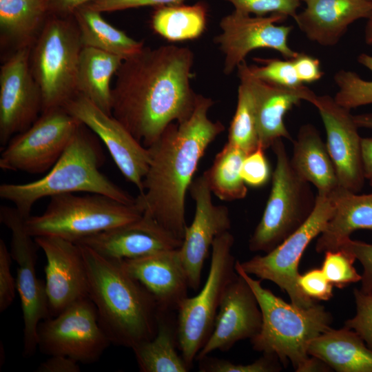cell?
<instances>
[{
    "label": "cell",
    "mask_w": 372,
    "mask_h": 372,
    "mask_svg": "<svg viewBox=\"0 0 372 372\" xmlns=\"http://www.w3.org/2000/svg\"><path fill=\"white\" fill-rule=\"evenodd\" d=\"M287 18L280 14L251 17L236 10L224 17L219 24L221 32L214 38L225 55L224 73L230 74L256 49H272L285 59H294L299 52L288 44L293 27L276 25Z\"/></svg>",
    "instance_id": "obj_14"
},
{
    "label": "cell",
    "mask_w": 372,
    "mask_h": 372,
    "mask_svg": "<svg viewBox=\"0 0 372 372\" xmlns=\"http://www.w3.org/2000/svg\"><path fill=\"white\" fill-rule=\"evenodd\" d=\"M297 76L302 83H311L320 80L324 73L319 59L303 52L291 59Z\"/></svg>",
    "instance_id": "obj_46"
},
{
    "label": "cell",
    "mask_w": 372,
    "mask_h": 372,
    "mask_svg": "<svg viewBox=\"0 0 372 372\" xmlns=\"http://www.w3.org/2000/svg\"><path fill=\"white\" fill-rule=\"evenodd\" d=\"M240 81L249 88L254 103L258 144L264 150L279 138L292 140L284 116L301 101L314 104L317 95L308 87H282L255 77L245 61L237 67Z\"/></svg>",
    "instance_id": "obj_21"
},
{
    "label": "cell",
    "mask_w": 372,
    "mask_h": 372,
    "mask_svg": "<svg viewBox=\"0 0 372 372\" xmlns=\"http://www.w3.org/2000/svg\"><path fill=\"white\" fill-rule=\"evenodd\" d=\"M234 243V238L229 231L215 238L203 288L195 296L185 298L177 310L178 349L190 369L213 330L225 288L238 275L236 260L232 254Z\"/></svg>",
    "instance_id": "obj_9"
},
{
    "label": "cell",
    "mask_w": 372,
    "mask_h": 372,
    "mask_svg": "<svg viewBox=\"0 0 372 372\" xmlns=\"http://www.w3.org/2000/svg\"><path fill=\"white\" fill-rule=\"evenodd\" d=\"M357 60L372 72V56L362 53ZM333 79L338 88L333 98L342 107L351 110L372 104V80H364L357 73L345 70L338 71Z\"/></svg>",
    "instance_id": "obj_35"
},
{
    "label": "cell",
    "mask_w": 372,
    "mask_h": 372,
    "mask_svg": "<svg viewBox=\"0 0 372 372\" xmlns=\"http://www.w3.org/2000/svg\"><path fill=\"white\" fill-rule=\"evenodd\" d=\"M46 258L45 287L50 317L89 297L88 276L79 245L54 236L34 238Z\"/></svg>",
    "instance_id": "obj_18"
},
{
    "label": "cell",
    "mask_w": 372,
    "mask_h": 372,
    "mask_svg": "<svg viewBox=\"0 0 372 372\" xmlns=\"http://www.w3.org/2000/svg\"><path fill=\"white\" fill-rule=\"evenodd\" d=\"M83 47L72 15L49 16L30 52V68L41 92L42 112L63 107L78 94L77 70Z\"/></svg>",
    "instance_id": "obj_7"
},
{
    "label": "cell",
    "mask_w": 372,
    "mask_h": 372,
    "mask_svg": "<svg viewBox=\"0 0 372 372\" xmlns=\"http://www.w3.org/2000/svg\"><path fill=\"white\" fill-rule=\"evenodd\" d=\"M121 262L125 270L151 293L159 311H177L188 297L189 280L179 248Z\"/></svg>",
    "instance_id": "obj_23"
},
{
    "label": "cell",
    "mask_w": 372,
    "mask_h": 372,
    "mask_svg": "<svg viewBox=\"0 0 372 372\" xmlns=\"http://www.w3.org/2000/svg\"><path fill=\"white\" fill-rule=\"evenodd\" d=\"M313 105L327 134V147L334 164L339 185L357 193L363 187L362 139L353 115L329 95L317 96Z\"/></svg>",
    "instance_id": "obj_19"
},
{
    "label": "cell",
    "mask_w": 372,
    "mask_h": 372,
    "mask_svg": "<svg viewBox=\"0 0 372 372\" xmlns=\"http://www.w3.org/2000/svg\"><path fill=\"white\" fill-rule=\"evenodd\" d=\"M333 211L330 195L318 193L311 214L296 231L265 255L238 261L240 267L249 275L275 283L288 294L295 306H313L316 301L307 297L298 285L299 262L309 244L323 231Z\"/></svg>",
    "instance_id": "obj_10"
},
{
    "label": "cell",
    "mask_w": 372,
    "mask_h": 372,
    "mask_svg": "<svg viewBox=\"0 0 372 372\" xmlns=\"http://www.w3.org/2000/svg\"><path fill=\"white\" fill-rule=\"evenodd\" d=\"M81 123L63 107L42 112L30 127L1 148V169L30 174L49 171Z\"/></svg>",
    "instance_id": "obj_11"
},
{
    "label": "cell",
    "mask_w": 372,
    "mask_h": 372,
    "mask_svg": "<svg viewBox=\"0 0 372 372\" xmlns=\"http://www.w3.org/2000/svg\"><path fill=\"white\" fill-rule=\"evenodd\" d=\"M308 353L338 372H372V350L356 332L344 327L331 328L313 339Z\"/></svg>",
    "instance_id": "obj_27"
},
{
    "label": "cell",
    "mask_w": 372,
    "mask_h": 372,
    "mask_svg": "<svg viewBox=\"0 0 372 372\" xmlns=\"http://www.w3.org/2000/svg\"><path fill=\"white\" fill-rule=\"evenodd\" d=\"M200 372H277L281 370V363L273 354L263 353L256 361L246 364H236L231 361L209 357L198 360Z\"/></svg>",
    "instance_id": "obj_38"
},
{
    "label": "cell",
    "mask_w": 372,
    "mask_h": 372,
    "mask_svg": "<svg viewBox=\"0 0 372 372\" xmlns=\"http://www.w3.org/2000/svg\"><path fill=\"white\" fill-rule=\"evenodd\" d=\"M25 220L15 207H0V221L11 231L10 254L17 264L16 285L23 319V354L30 357L38 348V326L50 316L45 283L37 276L38 245L26 231Z\"/></svg>",
    "instance_id": "obj_13"
},
{
    "label": "cell",
    "mask_w": 372,
    "mask_h": 372,
    "mask_svg": "<svg viewBox=\"0 0 372 372\" xmlns=\"http://www.w3.org/2000/svg\"><path fill=\"white\" fill-rule=\"evenodd\" d=\"M63 107L96 135L108 149L123 176L141 193L150 163L148 148L112 115L106 114L80 94Z\"/></svg>",
    "instance_id": "obj_16"
},
{
    "label": "cell",
    "mask_w": 372,
    "mask_h": 372,
    "mask_svg": "<svg viewBox=\"0 0 372 372\" xmlns=\"http://www.w3.org/2000/svg\"><path fill=\"white\" fill-rule=\"evenodd\" d=\"M96 0H48L50 14L72 16L79 8Z\"/></svg>",
    "instance_id": "obj_48"
},
{
    "label": "cell",
    "mask_w": 372,
    "mask_h": 372,
    "mask_svg": "<svg viewBox=\"0 0 372 372\" xmlns=\"http://www.w3.org/2000/svg\"><path fill=\"white\" fill-rule=\"evenodd\" d=\"M355 260L351 253L344 249L329 250L324 252L321 269L329 282L341 289L361 280L362 275L353 265Z\"/></svg>",
    "instance_id": "obj_36"
},
{
    "label": "cell",
    "mask_w": 372,
    "mask_h": 372,
    "mask_svg": "<svg viewBox=\"0 0 372 372\" xmlns=\"http://www.w3.org/2000/svg\"><path fill=\"white\" fill-rule=\"evenodd\" d=\"M262 313L254 293L238 273L227 286L215 318L213 330L195 360L212 351H227L236 342L251 339L260 330Z\"/></svg>",
    "instance_id": "obj_20"
},
{
    "label": "cell",
    "mask_w": 372,
    "mask_h": 372,
    "mask_svg": "<svg viewBox=\"0 0 372 372\" xmlns=\"http://www.w3.org/2000/svg\"><path fill=\"white\" fill-rule=\"evenodd\" d=\"M293 145L290 158L293 169L300 177L313 185L318 193L329 195L340 186L327 144L314 125H302Z\"/></svg>",
    "instance_id": "obj_26"
},
{
    "label": "cell",
    "mask_w": 372,
    "mask_h": 372,
    "mask_svg": "<svg viewBox=\"0 0 372 372\" xmlns=\"http://www.w3.org/2000/svg\"><path fill=\"white\" fill-rule=\"evenodd\" d=\"M228 143L246 154L258 148V137L254 99L248 86L240 81L235 114L229 128Z\"/></svg>",
    "instance_id": "obj_34"
},
{
    "label": "cell",
    "mask_w": 372,
    "mask_h": 372,
    "mask_svg": "<svg viewBox=\"0 0 372 372\" xmlns=\"http://www.w3.org/2000/svg\"><path fill=\"white\" fill-rule=\"evenodd\" d=\"M193 63L189 48L173 45L144 47L123 61L112 90V115L144 147L192 115L197 96L190 81Z\"/></svg>",
    "instance_id": "obj_1"
},
{
    "label": "cell",
    "mask_w": 372,
    "mask_h": 372,
    "mask_svg": "<svg viewBox=\"0 0 372 372\" xmlns=\"http://www.w3.org/2000/svg\"><path fill=\"white\" fill-rule=\"evenodd\" d=\"M367 1H371V2H372V0H367Z\"/></svg>",
    "instance_id": "obj_52"
},
{
    "label": "cell",
    "mask_w": 372,
    "mask_h": 372,
    "mask_svg": "<svg viewBox=\"0 0 372 372\" xmlns=\"http://www.w3.org/2000/svg\"><path fill=\"white\" fill-rule=\"evenodd\" d=\"M262 65H249L251 73L256 78L282 87L298 88L303 83L299 80L291 59H258Z\"/></svg>",
    "instance_id": "obj_37"
},
{
    "label": "cell",
    "mask_w": 372,
    "mask_h": 372,
    "mask_svg": "<svg viewBox=\"0 0 372 372\" xmlns=\"http://www.w3.org/2000/svg\"><path fill=\"white\" fill-rule=\"evenodd\" d=\"M12 258L3 240H0V311H6L15 297L17 285L11 273Z\"/></svg>",
    "instance_id": "obj_43"
},
{
    "label": "cell",
    "mask_w": 372,
    "mask_h": 372,
    "mask_svg": "<svg viewBox=\"0 0 372 372\" xmlns=\"http://www.w3.org/2000/svg\"><path fill=\"white\" fill-rule=\"evenodd\" d=\"M240 175L246 185L259 187L269 180L270 168L265 155V150L260 146L246 155L243 160Z\"/></svg>",
    "instance_id": "obj_41"
},
{
    "label": "cell",
    "mask_w": 372,
    "mask_h": 372,
    "mask_svg": "<svg viewBox=\"0 0 372 372\" xmlns=\"http://www.w3.org/2000/svg\"><path fill=\"white\" fill-rule=\"evenodd\" d=\"M233 4L236 10L256 16L280 14L293 19L300 7L301 0H225Z\"/></svg>",
    "instance_id": "obj_39"
},
{
    "label": "cell",
    "mask_w": 372,
    "mask_h": 372,
    "mask_svg": "<svg viewBox=\"0 0 372 372\" xmlns=\"http://www.w3.org/2000/svg\"><path fill=\"white\" fill-rule=\"evenodd\" d=\"M79 362L64 355H50L47 360L41 363L37 372H79Z\"/></svg>",
    "instance_id": "obj_47"
},
{
    "label": "cell",
    "mask_w": 372,
    "mask_h": 372,
    "mask_svg": "<svg viewBox=\"0 0 372 372\" xmlns=\"http://www.w3.org/2000/svg\"><path fill=\"white\" fill-rule=\"evenodd\" d=\"M276 158L272 185L262 216L249 240L252 251L268 253L310 216L316 196L293 169L282 138L271 147Z\"/></svg>",
    "instance_id": "obj_8"
},
{
    "label": "cell",
    "mask_w": 372,
    "mask_h": 372,
    "mask_svg": "<svg viewBox=\"0 0 372 372\" xmlns=\"http://www.w3.org/2000/svg\"><path fill=\"white\" fill-rule=\"evenodd\" d=\"M355 315L344 322V327L353 330L372 350V292L354 289Z\"/></svg>",
    "instance_id": "obj_40"
},
{
    "label": "cell",
    "mask_w": 372,
    "mask_h": 372,
    "mask_svg": "<svg viewBox=\"0 0 372 372\" xmlns=\"http://www.w3.org/2000/svg\"><path fill=\"white\" fill-rule=\"evenodd\" d=\"M329 195L334 211L317 240L318 253L338 249L356 230L372 231V193L360 195L338 186Z\"/></svg>",
    "instance_id": "obj_25"
},
{
    "label": "cell",
    "mask_w": 372,
    "mask_h": 372,
    "mask_svg": "<svg viewBox=\"0 0 372 372\" xmlns=\"http://www.w3.org/2000/svg\"><path fill=\"white\" fill-rule=\"evenodd\" d=\"M183 240L176 238L151 216L84 238L75 242L106 258L123 260L178 249Z\"/></svg>",
    "instance_id": "obj_22"
},
{
    "label": "cell",
    "mask_w": 372,
    "mask_h": 372,
    "mask_svg": "<svg viewBox=\"0 0 372 372\" xmlns=\"http://www.w3.org/2000/svg\"><path fill=\"white\" fill-rule=\"evenodd\" d=\"M79 245L87 271L89 298L111 344L132 349L154 338L160 311L151 293L125 270L121 260Z\"/></svg>",
    "instance_id": "obj_3"
},
{
    "label": "cell",
    "mask_w": 372,
    "mask_h": 372,
    "mask_svg": "<svg viewBox=\"0 0 372 372\" xmlns=\"http://www.w3.org/2000/svg\"><path fill=\"white\" fill-rule=\"evenodd\" d=\"M211 99L197 94L190 117L169 124L148 148L150 163L136 205L176 238L183 240L185 198L200 159L209 145L225 130L208 112Z\"/></svg>",
    "instance_id": "obj_2"
},
{
    "label": "cell",
    "mask_w": 372,
    "mask_h": 372,
    "mask_svg": "<svg viewBox=\"0 0 372 372\" xmlns=\"http://www.w3.org/2000/svg\"><path fill=\"white\" fill-rule=\"evenodd\" d=\"M170 311H159L158 328L152 339L132 349L142 372H187L189 367L179 351L176 320Z\"/></svg>",
    "instance_id": "obj_30"
},
{
    "label": "cell",
    "mask_w": 372,
    "mask_h": 372,
    "mask_svg": "<svg viewBox=\"0 0 372 372\" xmlns=\"http://www.w3.org/2000/svg\"><path fill=\"white\" fill-rule=\"evenodd\" d=\"M362 156L365 180L372 186V137L362 138Z\"/></svg>",
    "instance_id": "obj_49"
},
{
    "label": "cell",
    "mask_w": 372,
    "mask_h": 372,
    "mask_svg": "<svg viewBox=\"0 0 372 372\" xmlns=\"http://www.w3.org/2000/svg\"><path fill=\"white\" fill-rule=\"evenodd\" d=\"M358 127L372 129V113L353 115Z\"/></svg>",
    "instance_id": "obj_50"
},
{
    "label": "cell",
    "mask_w": 372,
    "mask_h": 372,
    "mask_svg": "<svg viewBox=\"0 0 372 372\" xmlns=\"http://www.w3.org/2000/svg\"><path fill=\"white\" fill-rule=\"evenodd\" d=\"M207 8L203 2L187 6L182 3L156 8L152 28L157 34L171 41L199 37L207 24Z\"/></svg>",
    "instance_id": "obj_32"
},
{
    "label": "cell",
    "mask_w": 372,
    "mask_h": 372,
    "mask_svg": "<svg viewBox=\"0 0 372 372\" xmlns=\"http://www.w3.org/2000/svg\"><path fill=\"white\" fill-rule=\"evenodd\" d=\"M38 349L48 355H64L77 362H96L111 344L89 297L72 304L37 328Z\"/></svg>",
    "instance_id": "obj_12"
},
{
    "label": "cell",
    "mask_w": 372,
    "mask_h": 372,
    "mask_svg": "<svg viewBox=\"0 0 372 372\" xmlns=\"http://www.w3.org/2000/svg\"><path fill=\"white\" fill-rule=\"evenodd\" d=\"M364 40L368 45H372V12L367 19L364 31Z\"/></svg>",
    "instance_id": "obj_51"
},
{
    "label": "cell",
    "mask_w": 372,
    "mask_h": 372,
    "mask_svg": "<svg viewBox=\"0 0 372 372\" xmlns=\"http://www.w3.org/2000/svg\"><path fill=\"white\" fill-rule=\"evenodd\" d=\"M101 12L82 6L72 16L78 26L83 46L94 48L127 59L143 48V42L136 41L107 22Z\"/></svg>",
    "instance_id": "obj_31"
},
{
    "label": "cell",
    "mask_w": 372,
    "mask_h": 372,
    "mask_svg": "<svg viewBox=\"0 0 372 372\" xmlns=\"http://www.w3.org/2000/svg\"><path fill=\"white\" fill-rule=\"evenodd\" d=\"M298 285L301 291L313 300H329L333 297V285L322 269L313 268L299 275Z\"/></svg>",
    "instance_id": "obj_42"
},
{
    "label": "cell",
    "mask_w": 372,
    "mask_h": 372,
    "mask_svg": "<svg viewBox=\"0 0 372 372\" xmlns=\"http://www.w3.org/2000/svg\"><path fill=\"white\" fill-rule=\"evenodd\" d=\"M50 15L48 0H0L1 45L31 48Z\"/></svg>",
    "instance_id": "obj_28"
},
{
    "label": "cell",
    "mask_w": 372,
    "mask_h": 372,
    "mask_svg": "<svg viewBox=\"0 0 372 372\" xmlns=\"http://www.w3.org/2000/svg\"><path fill=\"white\" fill-rule=\"evenodd\" d=\"M302 1L305 8L294 21L308 39L326 47L336 45L351 24L368 19L372 12L367 0Z\"/></svg>",
    "instance_id": "obj_24"
},
{
    "label": "cell",
    "mask_w": 372,
    "mask_h": 372,
    "mask_svg": "<svg viewBox=\"0 0 372 372\" xmlns=\"http://www.w3.org/2000/svg\"><path fill=\"white\" fill-rule=\"evenodd\" d=\"M338 249L348 251L360 261L363 267L360 289L365 293L372 292V244L349 238Z\"/></svg>",
    "instance_id": "obj_44"
},
{
    "label": "cell",
    "mask_w": 372,
    "mask_h": 372,
    "mask_svg": "<svg viewBox=\"0 0 372 372\" xmlns=\"http://www.w3.org/2000/svg\"><path fill=\"white\" fill-rule=\"evenodd\" d=\"M97 138L81 123L46 175L26 183H3L0 198L12 203L25 219L31 216L32 207L39 200L65 194H99L125 204H135L136 198L101 172L105 156Z\"/></svg>",
    "instance_id": "obj_4"
},
{
    "label": "cell",
    "mask_w": 372,
    "mask_h": 372,
    "mask_svg": "<svg viewBox=\"0 0 372 372\" xmlns=\"http://www.w3.org/2000/svg\"><path fill=\"white\" fill-rule=\"evenodd\" d=\"M235 268L250 286L262 313L260 330L250 339L252 348L275 355L284 366L291 362L296 371L303 372L311 358L309 344L331 328V313L316 303L309 308L289 304L245 273L238 260Z\"/></svg>",
    "instance_id": "obj_5"
},
{
    "label": "cell",
    "mask_w": 372,
    "mask_h": 372,
    "mask_svg": "<svg viewBox=\"0 0 372 372\" xmlns=\"http://www.w3.org/2000/svg\"><path fill=\"white\" fill-rule=\"evenodd\" d=\"M143 211L105 195L65 194L50 197L45 210L30 216L25 227L32 238L54 236L73 242L138 219Z\"/></svg>",
    "instance_id": "obj_6"
},
{
    "label": "cell",
    "mask_w": 372,
    "mask_h": 372,
    "mask_svg": "<svg viewBox=\"0 0 372 372\" xmlns=\"http://www.w3.org/2000/svg\"><path fill=\"white\" fill-rule=\"evenodd\" d=\"M246 155L241 149L227 142L216 155L211 167L203 173L211 192L219 199L231 201L247 196V185L240 175Z\"/></svg>",
    "instance_id": "obj_33"
},
{
    "label": "cell",
    "mask_w": 372,
    "mask_h": 372,
    "mask_svg": "<svg viewBox=\"0 0 372 372\" xmlns=\"http://www.w3.org/2000/svg\"><path fill=\"white\" fill-rule=\"evenodd\" d=\"M189 191L195 202V213L192 224L186 228L179 252L189 288L196 290L213 242L230 229L231 219L226 206L213 203L212 192L204 174L192 181Z\"/></svg>",
    "instance_id": "obj_17"
},
{
    "label": "cell",
    "mask_w": 372,
    "mask_h": 372,
    "mask_svg": "<svg viewBox=\"0 0 372 372\" xmlns=\"http://www.w3.org/2000/svg\"><path fill=\"white\" fill-rule=\"evenodd\" d=\"M184 1L185 0H96L83 6L103 13L144 6H154L157 8L167 5L183 3Z\"/></svg>",
    "instance_id": "obj_45"
},
{
    "label": "cell",
    "mask_w": 372,
    "mask_h": 372,
    "mask_svg": "<svg viewBox=\"0 0 372 372\" xmlns=\"http://www.w3.org/2000/svg\"><path fill=\"white\" fill-rule=\"evenodd\" d=\"M30 48L12 52L0 68V144L7 145L39 118L42 96L30 65Z\"/></svg>",
    "instance_id": "obj_15"
},
{
    "label": "cell",
    "mask_w": 372,
    "mask_h": 372,
    "mask_svg": "<svg viewBox=\"0 0 372 372\" xmlns=\"http://www.w3.org/2000/svg\"><path fill=\"white\" fill-rule=\"evenodd\" d=\"M124 59L94 48L83 46L79 57L76 87L80 94L112 115L111 80Z\"/></svg>",
    "instance_id": "obj_29"
}]
</instances>
